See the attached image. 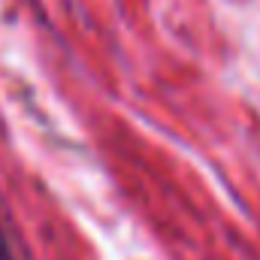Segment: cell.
I'll list each match as a JSON object with an SVG mask.
<instances>
[{
	"instance_id": "6da1fadb",
	"label": "cell",
	"mask_w": 260,
	"mask_h": 260,
	"mask_svg": "<svg viewBox=\"0 0 260 260\" xmlns=\"http://www.w3.org/2000/svg\"><path fill=\"white\" fill-rule=\"evenodd\" d=\"M0 260H18V254H15V248H12V242H9L3 227H0Z\"/></svg>"
}]
</instances>
